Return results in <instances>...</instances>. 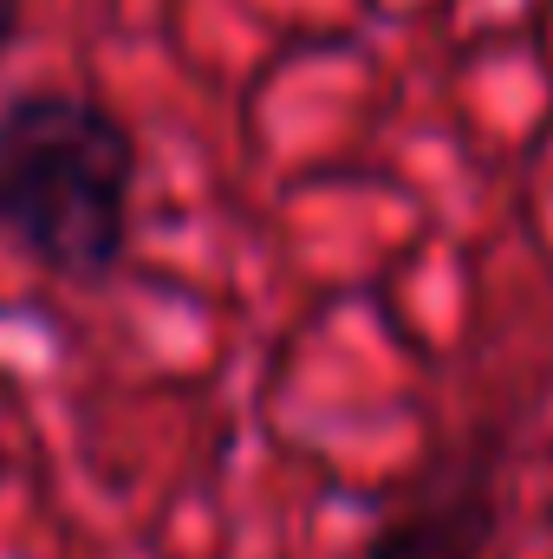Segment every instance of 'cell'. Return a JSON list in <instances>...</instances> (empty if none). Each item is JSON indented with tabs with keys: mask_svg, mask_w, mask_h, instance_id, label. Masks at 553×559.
I'll use <instances>...</instances> for the list:
<instances>
[{
	"mask_svg": "<svg viewBox=\"0 0 553 559\" xmlns=\"http://www.w3.org/2000/svg\"><path fill=\"white\" fill-rule=\"evenodd\" d=\"M138 138L66 85L0 105V241L66 286H105L131 254Z\"/></svg>",
	"mask_w": 553,
	"mask_h": 559,
	"instance_id": "cell-1",
	"label": "cell"
},
{
	"mask_svg": "<svg viewBox=\"0 0 553 559\" xmlns=\"http://www.w3.org/2000/svg\"><path fill=\"white\" fill-rule=\"evenodd\" d=\"M502 449H462L423 468V481L404 488V501L378 521L365 540V559H489L502 534Z\"/></svg>",
	"mask_w": 553,
	"mask_h": 559,
	"instance_id": "cell-2",
	"label": "cell"
},
{
	"mask_svg": "<svg viewBox=\"0 0 553 559\" xmlns=\"http://www.w3.org/2000/svg\"><path fill=\"white\" fill-rule=\"evenodd\" d=\"M20 7H26V0H0V52L20 39Z\"/></svg>",
	"mask_w": 553,
	"mask_h": 559,
	"instance_id": "cell-3",
	"label": "cell"
}]
</instances>
